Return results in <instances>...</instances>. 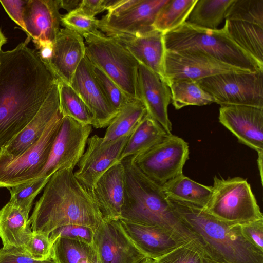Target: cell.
I'll return each instance as SVG.
<instances>
[{
	"label": "cell",
	"mask_w": 263,
	"mask_h": 263,
	"mask_svg": "<svg viewBox=\"0 0 263 263\" xmlns=\"http://www.w3.org/2000/svg\"><path fill=\"white\" fill-rule=\"evenodd\" d=\"M119 220L137 248L146 257L153 260L187 243L160 227Z\"/></svg>",
	"instance_id": "obj_23"
},
{
	"label": "cell",
	"mask_w": 263,
	"mask_h": 263,
	"mask_svg": "<svg viewBox=\"0 0 263 263\" xmlns=\"http://www.w3.org/2000/svg\"><path fill=\"white\" fill-rule=\"evenodd\" d=\"M28 44L0 50V148L31 121L56 81Z\"/></svg>",
	"instance_id": "obj_1"
},
{
	"label": "cell",
	"mask_w": 263,
	"mask_h": 263,
	"mask_svg": "<svg viewBox=\"0 0 263 263\" xmlns=\"http://www.w3.org/2000/svg\"><path fill=\"white\" fill-rule=\"evenodd\" d=\"M90 63L93 75L107 101L118 113L133 99H130L101 69L91 62Z\"/></svg>",
	"instance_id": "obj_36"
},
{
	"label": "cell",
	"mask_w": 263,
	"mask_h": 263,
	"mask_svg": "<svg viewBox=\"0 0 263 263\" xmlns=\"http://www.w3.org/2000/svg\"><path fill=\"white\" fill-rule=\"evenodd\" d=\"M109 36L123 45L140 64L153 71L167 84L164 68L165 48L162 33L154 29L140 35L119 33Z\"/></svg>",
	"instance_id": "obj_21"
},
{
	"label": "cell",
	"mask_w": 263,
	"mask_h": 263,
	"mask_svg": "<svg viewBox=\"0 0 263 263\" xmlns=\"http://www.w3.org/2000/svg\"><path fill=\"white\" fill-rule=\"evenodd\" d=\"M130 135L111 141H105L97 135L88 138L86 149L74 173L76 178L85 188L91 191L99 178L120 162L121 154Z\"/></svg>",
	"instance_id": "obj_13"
},
{
	"label": "cell",
	"mask_w": 263,
	"mask_h": 263,
	"mask_svg": "<svg viewBox=\"0 0 263 263\" xmlns=\"http://www.w3.org/2000/svg\"><path fill=\"white\" fill-rule=\"evenodd\" d=\"M164 68L168 87L172 83L180 81H198L225 73L250 72L197 51L165 50Z\"/></svg>",
	"instance_id": "obj_12"
},
{
	"label": "cell",
	"mask_w": 263,
	"mask_h": 263,
	"mask_svg": "<svg viewBox=\"0 0 263 263\" xmlns=\"http://www.w3.org/2000/svg\"><path fill=\"white\" fill-rule=\"evenodd\" d=\"M258 158H257V164L258 170L259 171V174L260 176L261 182L262 183V159H263V151L257 152Z\"/></svg>",
	"instance_id": "obj_48"
},
{
	"label": "cell",
	"mask_w": 263,
	"mask_h": 263,
	"mask_svg": "<svg viewBox=\"0 0 263 263\" xmlns=\"http://www.w3.org/2000/svg\"><path fill=\"white\" fill-rule=\"evenodd\" d=\"M29 214L10 200L0 210V238L3 246L25 250L32 235Z\"/></svg>",
	"instance_id": "obj_25"
},
{
	"label": "cell",
	"mask_w": 263,
	"mask_h": 263,
	"mask_svg": "<svg viewBox=\"0 0 263 263\" xmlns=\"http://www.w3.org/2000/svg\"><path fill=\"white\" fill-rule=\"evenodd\" d=\"M95 232L92 228L87 226L69 224L54 230L49 234V239L52 246L59 238H68L93 245Z\"/></svg>",
	"instance_id": "obj_39"
},
{
	"label": "cell",
	"mask_w": 263,
	"mask_h": 263,
	"mask_svg": "<svg viewBox=\"0 0 263 263\" xmlns=\"http://www.w3.org/2000/svg\"><path fill=\"white\" fill-rule=\"evenodd\" d=\"M141 263H153V259L146 257Z\"/></svg>",
	"instance_id": "obj_52"
},
{
	"label": "cell",
	"mask_w": 263,
	"mask_h": 263,
	"mask_svg": "<svg viewBox=\"0 0 263 263\" xmlns=\"http://www.w3.org/2000/svg\"><path fill=\"white\" fill-rule=\"evenodd\" d=\"M7 42V38L5 37L1 29H0V50L2 49V46L5 44Z\"/></svg>",
	"instance_id": "obj_49"
},
{
	"label": "cell",
	"mask_w": 263,
	"mask_h": 263,
	"mask_svg": "<svg viewBox=\"0 0 263 263\" xmlns=\"http://www.w3.org/2000/svg\"><path fill=\"white\" fill-rule=\"evenodd\" d=\"M197 0H168L158 13L153 28L165 34L186 22Z\"/></svg>",
	"instance_id": "obj_32"
},
{
	"label": "cell",
	"mask_w": 263,
	"mask_h": 263,
	"mask_svg": "<svg viewBox=\"0 0 263 263\" xmlns=\"http://www.w3.org/2000/svg\"><path fill=\"white\" fill-rule=\"evenodd\" d=\"M161 188L167 199L188 203L203 209L212 193V186L200 184L183 174L168 180Z\"/></svg>",
	"instance_id": "obj_26"
},
{
	"label": "cell",
	"mask_w": 263,
	"mask_h": 263,
	"mask_svg": "<svg viewBox=\"0 0 263 263\" xmlns=\"http://www.w3.org/2000/svg\"><path fill=\"white\" fill-rule=\"evenodd\" d=\"M225 20L247 22L263 27V0H234Z\"/></svg>",
	"instance_id": "obj_35"
},
{
	"label": "cell",
	"mask_w": 263,
	"mask_h": 263,
	"mask_svg": "<svg viewBox=\"0 0 263 263\" xmlns=\"http://www.w3.org/2000/svg\"><path fill=\"white\" fill-rule=\"evenodd\" d=\"M172 104L176 109L189 105L202 106L215 103L197 81H180L169 85Z\"/></svg>",
	"instance_id": "obj_34"
},
{
	"label": "cell",
	"mask_w": 263,
	"mask_h": 263,
	"mask_svg": "<svg viewBox=\"0 0 263 263\" xmlns=\"http://www.w3.org/2000/svg\"><path fill=\"white\" fill-rule=\"evenodd\" d=\"M203 257L196 246L187 243L153 260V263H203Z\"/></svg>",
	"instance_id": "obj_38"
},
{
	"label": "cell",
	"mask_w": 263,
	"mask_h": 263,
	"mask_svg": "<svg viewBox=\"0 0 263 263\" xmlns=\"http://www.w3.org/2000/svg\"><path fill=\"white\" fill-rule=\"evenodd\" d=\"M60 9V0H27L23 12L25 41L53 42L61 29Z\"/></svg>",
	"instance_id": "obj_20"
},
{
	"label": "cell",
	"mask_w": 263,
	"mask_h": 263,
	"mask_svg": "<svg viewBox=\"0 0 263 263\" xmlns=\"http://www.w3.org/2000/svg\"><path fill=\"white\" fill-rule=\"evenodd\" d=\"M60 112L57 81L38 112L26 126L0 148V159H14L41 137L52 119Z\"/></svg>",
	"instance_id": "obj_18"
},
{
	"label": "cell",
	"mask_w": 263,
	"mask_h": 263,
	"mask_svg": "<svg viewBox=\"0 0 263 263\" xmlns=\"http://www.w3.org/2000/svg\"><path fill=\"white\" fill-rule=\"evenodd\" d=\"M121 162L124 168V195L120 219L163 228L183 241L192 243L205 256L200 240L176 214L161 186L137 168L132 156Z\"/></svg>",
	"instance_id": "obj_3"
},
{
	"label": "cell",
	"mask_w": 263,
	"mask_h": 263,
	"mask_svg": "<svg viewBox=\"0 0 263 263\" xmlns=\"http://www.w3.org/2000/svg\"><path fill=\"white\" fill-rule=\"evenodd\" d=\"M232 39L263 65V27L241 21L226 20Z\"/></svg>",
	"instance_id": "obj_29"
},
{
	"label": "cell",
	"mask_w": 263,
	"mask_h": 263,
	"mask_svg": "<svg viewBox=\"0 0 263 263\" xmlns=\"http://www.w3.org/2000/svg\"><path fill=\"white\" fill-rule=\"evenodd\" d=\"M169 135L162 126L147 113L130 135L120 157L124 159L146 152Z\"/></svg>",
	"instance_id": "obj_27"
},
{
	"label": "cell",
	"mask_w": 263,
	"mask_h": 263,
	"mask_svg": "<svg viewBox=\"0 0 263 263\" xmlns=\"http://www.w3.org/2000/svg\"><path fill=\"white\" fill-rule=\"evenodd\" d=\"M212 193L204 210L223 222L240 224L263 219V215L246 179L214 177Z\"/></svg>",
	"instance_id": "obj_7"
},
{
	"label": "cell",
	"mask_w": 263,
	"mask_h": 263,
	"mask_svg": "<svg viewBox=\"0 0 263 263\" xmlns=\"http://www.w3.org/2000/svg\"><path fill=\"white\" fill-rule=\"evenodd\" d=\"M197 82L221 106L245 105L263 108V71L225 73Z\"/></svg>",
	"instance_id": "obj_9"
},
{
	"label": "cell",
	"mask_w": 263,
	"mask_h": 263,
	"mask_svg": "<svg viewBox=\"0 0 263 263\" xmlns=\"http://www.w3.org/2000/svg\"><path fill=\"white\" fill-rule=\"evenodd\" d=\"M73 170H59L50 178L29 218L32 231L49 235L69 224L87 226L96 231L102 222L91 191L78 180Z\"/></svg>",
	"instance_id": "obj_2"
},
{
	"label": "cell",
	"mask_w": 263,
	"mask_h": 263,
	"mask_svg": "<svg viewBox=\"0 0 263 263\" xmlns=\"http://www.w3.org/2000/svg\"><path fill=\"white\" fill-rule=\"evenodd\" d=\"M91 131L90 125L80 123L68 117H62L48 160L36 178L50 179L59 170H73L85 151Z\"/></svg>",
	"instance_id": "obj_11"
},
{
	"label": "cell",
	"mask_w": 263,
	"mask_h": 263,
	"mask_svg": "<svg viewBox=\"0 0 263 263\" xmlns=\"http://www.w3.org/2000/svg\"><path fill=\"white\" fill-rule=\"evenodd\" d=\"M90 191L103 219L119 220L124 195V168L121 161L105 172Z\"/></svg>",
	"instance_id": "obj_24"
},
{
	"label": "cell",
	"mask_w": 263,
	"mask_h": 263,
	"mask_svg": "<svg viewBox=\"0 0 263 263\" xmlns=\"http://www.w3.org/2000/svg\"><path fill=\"white\" fill-rule=\"evenodd\" d=\"M139 0H107L106 15L117 16L126 11L138 2Z\"/></svg>",
	"instance_id": "obj_46"
},
{
	"label": "cell",
	"mask_w": 263,
	"mask_h": 263,
	"mask_svg": "<svg viewBox=\"0 0 263 263\" xmlns=\"http://www.w3.org/2000/svg\"><path fill=\"white\" fill-rule=\"evenodd\" d=\"M88 263H101V261L99 257V255L97 252V251L96 252V253L93 255V256L89 261V262Z\"/></svg>",
	"instance_id": "obj_50"
},
{
	"label": "cell",
	"mask_w": 263,
	"mask_h": 263,
	"mask_svg": "<svg viewBox=\"0 0 263 263\" xmlns=\"http://www.w3.org/2000/svg\"><path fill=\"white\" fill-rule=\"evenodd\" d=\"M49 235L39 232L32 231V235L25 250L36 260L43 261L51 259V245Z\"/></svg>",
	"instance_id": "obj_41"
},
{
	"label": "cell",
	"mask_w": 263,
	"mask_h": 263,
	"mask_svg": "<svg viewBox=\"0 0 263 263\" xmlns=\"http://www.w3.org/2000/svg\"><path fill=\"white\" fill-rule=\"evenodd\" d=\"M165 50L197 51L228 65L250 72L263 71L260 64L230 36L227 23L221 29L211 30L185 22L163 34Z\"/></svg>",
	"instance_id": "obj_5"
},
{
	"label": "cell",
	"mask_w": 263,
	"mask_h": 263,
	"mask_svg": "<svg viewBox=\"0 0 263 263\" xmlns=\"http://www.w3.org/2000/svg\"><path fill=\"white\" fill-rule=\"evenodd\" d=\"M56 81L60 110L62 116L68 117L80 123L92 126V114L80 96L69 84L59 80Z\"/></svg>",
	"instance_id": "obj_31"
},
{
	"label": "cell",
	"mask_w": 263,
	"mask_h": 263,
	"mask_svg": "<svg viewBox=\"0 0 263 263\" xmlns=\"http://www.w3.org/2000/svg\"><path fill=\"white\" fill-rule=\"evenodd\" d=\"M85 54L83 37L67 28H61L53 42L52 57L46 66L55 80L70 84Z\"/></svg>",
	"instance_id": "obj_19"
},
{
	"label": "cell",
	"mask_w": 263,
	"mask_h": 263,
	"mask_svg": "<svg viewBox=\"0 0 263 263\" xmlns=\"http://www.w3.org/2000/svg\"><path fill=\"white\" fill-rule=\"evenodd\" d=\"M138 86L140 100L144 104L147 113L168 134H171L172 123L168 115L171 93L168 86L155 73L140 64Z\"/></svg>",
	"instance_id": "obj_22"
},
{
	"label": "cell",
	"mask_w": 263,
	"mask_h": 263,
	"mask_svg": "<svg viewBox=\"0 0 263 263\" xmlns=\"http://www.w3.org/2000/svg\"><path fill=\"white\" fill-rule=\"evenodd\" d=\"M50 179L37 178L8 189L11 201L29 213L33 200L42 191Z\"/></svg>",
	"instance_id": "obj_37"
},
{
	"label": "cell",
	"mask_w": 263,
	"mask_h": 263,
	"mask_svg": "<svg viewBox=\"0 0 263 263\" xmlns=\"http://www.w3.org/2000/svg\"><path fill=\"white\" fill-rule=\"evenodd\" d=\"M61 25L83 36L98 30L99 20L72 11L61 18Z\"/></svg>",
	"instance_id": "obj_40"
},
{
	"label": "cell",
	"mask_w": 263,
	"mask_h": 263,
	"mask_svg": "<svg viewBox=\"0 0 263 263\" xmlns=\"http://www.w3.org/2000/svg\"><path fill=\"white\" fill-rule=\"evenodd\" d=\"M82 0H60L61 8H63L69 13L75 10Z\"/></svg>",
	"instance_id": "obj_47"
},
{
	"label": "cell",
	"mask_w": 263,
	"mask_h": 263,
	"mask_svg": "<svg viewBox=\"0 0 263 263\" xmlns=\"http://www.w3.org/2000/svg\"><path fill=\"white\" fill-rule=\"evenodd\" d=\"M93 245L101 263H141L146 256L134 243L119 220H103Z\"/></svg>",
	"instance_id": "obj_14"
},
{
	"label": "cell",
	"mask_w": 263,
	"mask_h": 263,
	"mask_svg": "<svg viewBox=\"0 0 263 263\" xmlns=\"http://www.w3.org/2000/svg\"><path fill=\"white\" fill-rule=\"evenodd\" d=\"M219 121L240 143L257 152L263 151V108L222 106L219 109Z\"/></svg>",
	"instance_id": "obj_15"
},
{
	"label": "cell",
	"mask_w": 263,
	"mask_h": 263,
	"mask_svg": "<svg viewBox=\"0 0 263 263\" xmlns=\"http://www.w3.org/2000/svg\"><path fill=\"white\" fill-rule=\"evenodd\" d=\"M69 85L92 114V126L96 128L107 127L117 112L107 101L93 75L90 62L86 55L77 68Z\"/></svg>",
	"instance_id": "obj_17"
},
{
	"label": "cell",
	"mask_w": 263,
	"mask_h": 263,
	"mask_svg": "<svg viewBox=\"0 0 263 263\" xmlns=\"http://www.w3.org/2000/svg\"><path fill=\"white\" fill-rule=\"evenodd\" d=\"M168 0H139L126 11L117 16L105 15L99 20L98 28L107 35L124 33L140 35L154 29L153 24Z\"/></svg>",
	"instance_id": "obj_16"
},
{
	"label": "cell",
	"mask_w": 263,
	"mask_h": 263,
	"mask_svg": "<svg viewBox=\"0 0 263 263\" xmlns=\"http://www.w3.org/2000/svg\"><path fill=\"white\" fill-rule=\"evenodd\" d=\"M244 238L263 252V219L240 224Z\"/></svg>",
	"instance_id": "obj_43"
},
{
	"label": "cell",
	"mask_w": 263,
	"mask_h": 263,
	"mask_svg": "<svg viewBox=\"0 0 263 263\" xmlns=\"http://www.w3.org/2000/svg\"><path fill=\"white\" fill-rule=\"evenodd\" d=\"M50 263H54V262H53V261H52V262H50Z\"/></svg>",
	"instance_id": "obj_53"
},
{
	"label": "cell",
	"mask_w": 263,
	"mask_h": 263,
	"mask_svg": "<svg viewBox=\"0 0 263 263\" xmlns=\"http://www.w3.org/2000/svg\"><path fill=\"white\" fill-rule=\"evenodd\" d=\"M107 0H82L74 10L90 17L106 10Z\"/></svg>",
	"instance_id": "obj_45"
},
{
	"label": "cell",
	"mask_w": 263,
	"mask_h": 263,
	"mask_svg": "<svg viewBox=\"0 0 263 263\" xmlns=\"http://www.w3.org/2000/svg\"><path fill=\"white\" fill-rule=\"evenodd\" d=\"M60 112L51 121L40 138L12 159H0V189H9L36 178L44 167L60 128Z\"/></svg>",
	"instance_id": "obj_8"
},
{
	"label": "cell",
	"mask_w": 263,
	"mask_h": 263,
	"mask_svg": "<svg viewBox=\"0 0 263 263\" xmlns=\"http://www.w3.org/2000/svg\"><path fill=\"white\" fill-rule=\"evenodd\" d=\"M147 114L140 100H131L117 113L107 126L103 139L111 141L130 135Z\"/></svg>",
	"instance_id": "obj_28"
},
{
	"label": "cell",
	"mask_w": 263,
	"mask_h": 263,
	"mask_svg": "<svg viewBox=\"0 0 263 263\" xmlns=\"http://www.w3.org/2000/svg\"><path fill=\"white\" fill-rule=\"evenodd\" d=\"M96 252L93 245L59 238L52 245L51 259L54 263H88Z\"/></svg>",
	"instance_id": "obj_33"
},
{
	"label": "cell",
	"mask_w": 263,
	"mask_h": 263,
	"mask_svg": "<svg viewBox=\"0 0 263 263\" xmlns=\"http://www.w3.org/2000/svg\"><path fill=\"white\" fill-rule=\"evenodd\" d=\"M52 259L40 261L32 258L25 250L3 246L0 249V263H50Z\"/></svg>",
	"instance_id": "obj_42"
},
{
	"label": "cell",
	"mask_w": 263,
	"mask_h": 263,
	"mask_svg": "<svg viewBox=\"0 0 263 263\" xmlns=\"http://www.w3.org/2000/svg\"><path fill=\"white\" fill-rule=\"evenodd\" d=\"M27 1L0 0V3L9 17L26 32L23 12Z\"/></svg>",
	"instance_id": "obj_44"
},
{
	"label": "cell",
	"mask_w": 263,
	"mask_h": 263,
	"mask_svg": "<svg viewBox=\"0 0 263 263\" xmlns=\"http://www.w3.org/2000/svg\"><path fill=\"white\" fill-rule=\"evenodd\" d=\"M132 156L137 168L161 186L183 174L189 158V147L183 139L171 134L146 152Z\"/></svg>",
	"instance_id": "obj_10"
},
{
	"label": "cell",
	"mask_w": 263,
	"mask_h": 263,
	"mask_svg": "<svg viewBox=\"0 0 263 263\" xmlns=\"http://www.w3.org/2000/svg\"><path fill=\"white\" fill-rule=\"evenodd\" d=\"M168 200L180 220L200 240L206 258L226 263H263V252L244 238L240 224L220 221L193 204Z\"/></svg>",
	"instance_id": "obj_4"
},
{
	"label": "cell",
	"mask_w": 263,
	"mask_h": 263,
	"mask_svg": "<svg viewBox=\"0 0 263 263\" xmlns=\"http://www.w3.org/2000/svg\"><path fill=\"white\" fill-rule=\"evenodd\" d=\"M86 57L108 76L131 99L140 100V64L115 38L99 30L84 34Z\"/></svg>",
	"instance_id": "obj_6"
},
{
	"label": "cell",
	"mask_w": 263,
	"mask_h": 263,
	"mask_svg": "<svg viewBox=\"0 0 263 263\" xmlns=\"http://www.w3.org/2000/svg\"><path fill=\"white\" fill-rule=\"evenodd\" d=\"M234 1L197 0L186 22L201 28L217 29Z\"/></svg>",
	"instance_id": "obj_30"
},
{
	"label": "cell",
	"mask_w": 263,
	"mask_h": 263,
	"mask_svg": "<svg viewBox=\"0 0 263 263\" xmlns=\"http://www.w3.org/2000/svg\"><path fill=\"white\" fill-rule=\"evenodd\" d=\"M202 260H203V263H226V262H222L217 261H215L213 259H210L208 258H206L204 257H203Z\"/></svg>",
	"instance_id": "obj_51"
}]
</instances>
